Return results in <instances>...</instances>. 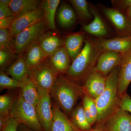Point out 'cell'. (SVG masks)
I'll list each match as a JSON object with an SVG mask.
<instances>
[{
	"instance_id": "obj_18",
	"label": "cell",
	"mask_w": 131,
	"mask_h": 131,
	"mask_svg": "<svg viewBox=\"0 0 131 131\" xmlns=\"http://www.w3.org/2000/svg\"><path fill=\"white\" fill-rule=\"evenodd\" d=\"M59 0H45L40 3L39 7L43 12V21L46 27L53 31H56L55 17Z\"/></svg>"
},
{
	"instance_id": "obj_4",
	"label": "cell",
	"mask_w": 131,
	"mask_h": 131,
	"mask_svg": "<svg viewBox=\"0 0 131 131\" xmlns=\"http://www.w3.org/2000/svg\"><path fill=\"white\" fill-rule=\"evenodd\" d=\"M59 75L47 58L29 70L28 78L35 85L40 96L50 94Z\"/></svg>"
},
{
	"instance_id": "obj_1",
	"label": "cell",
	"mask_w": 131,
	"mask_h": 131,
	"mask_svg": "<svg viewBox=\"0 0 131 131\" xmlns=\"http://www.w3.org/2000/svg\"><path fill=\"white\" fill-rule=\"evenodd\" d=\"M79 55L73 61L66 73L67 77L74 82L86 81L95 71L97 61L104 52L98 41L89 39Z\"/></svg>"
},
{
	"instance_id": "obj_11",
	"label": "cell",
	"mask_w": 131,
	"mask_h": 131,
	"mask_svg": "<svg viewBox=\"0 0 131 131\" xmlns=\"http://www.w3.org/2000/svg\"><path fill=\"white\" fill-rule=\"evenodd\" d=\"M131 82V49L122 54L119 65L118 94L121 98L125 94Z\"/></svg>"
},
{
	"instance_id": "obj_10",
	"label": "cell",
	"mask_w": 131,
	"mask_h": 131,
	"mask_svg": "<svg viewBox=\"0 0 131 131\" xmlns=\"http://www.w3.org/2000/svg\"><path fill=\"white\" fill-rule=\"evenodd\" d=\"M122 54L113 51H104L99 57L95 71L107 77L115 68L119 66Z\"/></svg>"
},
{
	"instance_id": "obj_38",
	"label": "cell",
	"mask_w": 131,
	"mask_h": 131,
	"mask_svg": "<svg viewBox=\"0 0 131 131\" xmlns=\"http://www.w3.org/2000/svg\"><path fill=\"white\" fill-rule=\"evenodd\" d=\"M18 131H34L28 128L25 125L20 124L18 127Z\"/></svg>"
},
{
	"instance_id": "obj_14",
	"label": "cell",
	"mask_w": 131,
	"mask_h": 131,
	"mask_svg": "<svg viewBox=\"0 0 131 131\" xmlns=\"http://www.w3.org/2000/svg\"><path fill=\"white\" fill-rule=\"evenodd\" d=\"M50 63L59 75L66 74L71 65V58L64 45L48 58Z\"/></svg>"
},
{
	"instance_id": "obj_40",
	"label": "cell",
	"mask_w": 131,
	"mask_h": 131,
	"mask_svg": "<svg viewBox=\"0 0 131 131\" xmlns=\"http://www.w3.org/2000/svg\"><path fill=\"white\" fill-rule=\"evenodd\" d=\"M128 13L129 16L131 17V6L128 8Z\"/></svg>"
},
{
	"instance_id": "obj_25",
	"label": "cell",
	"mask_w": 131,
	"mask_h": 131,
	"mask_svg": "<svg viewBox=\"0 0 131 131\" xmlns=\"http://www.w3.org/2000/svg\"><path fill=\"white\" fill-rule=\"evenodd\" d=\"M104 13L117 30L124 31L127 28L129 24L127 19L118 9L114 8H106L104 10Z\"/></svg>"
},
{
	"instance_id": "obj_2",
	"label": "cell",
	"mask_w": 131,
	"mask_h": 131,
	"mask_svg": "<svg viewBox=\"0 0 131 131\" xmlns=\"http://www.w3.org/2000/svg\"><path fill=\"white\" fill-rule=\"evenodd\" d=\"M119 72V66L107 76L105 90L94 100L98 109V122H104L119 108L121 98L119 95L118 89Z\"/></svg>"
},
{
	"instance_id": "obj_20",
	"label": "cell",
	"mask_w": 131,
	"mask_h": 131,
	"mask_svg": "<svg viewBox=\"0 0 131 131\" xmlns=\"http://www.w3.org/2000/svg\"><path fill=\"white\" fill-rule=\"evenodd\" d=\"M84 40V36L81 33L69 35L66 38L64 46L72 61L81 52Z\"/></svg>"
},
{
	"instance_id": "obj_39",
	"label": "cell",
	"mask_w": 131,
	"mask_h": 131,
	"mask_svg": "<svg viewBox=\"0 0 131 131\" xmlns=\"http://www.w3.org/2000/svg\"><path fill=\"white\" fill-rule=\"evenodd\" d=\"M11 0H1L0 2L2 3L3 4L9 6L10 3L11 2Z\"/></svg>"
},
{
	"instance_id": "obj_15",
	"label": "cell",
	"mask_w": 131,
	"mask_h": 131,
	"mask_svg": "<svg viewBox=\"0 0 131 131\" xmlns=\"http://www.w3.org/2000/svg\"><path fill=\"white\" fill-rule=\"evenodd\" d=\"M104 51H113L124 54L131 49V37H119L98 40Z\"/></svg>"
},
{
	"instance_id": "obj_5",
	"label": "cell",
	"mask_w": 131,
	"mask_h": 131,
	"mask_svg": "<svg viewBox=\"0 0 131 131\" xmlns=\"http://www.w3.org/2000/svg\"><path fill=\"white\" fill-rule=\"evenodd\" d=\"M10 115L33 130L44 131L38 119L35 107L26 101L20 92L15 100Z\"/></svg>"
},
{
	"instance_id": "obj_34",
	"label": "cell",
	"mask_w": 131,
	"mask_h": 131,
	"mask_svg": "<svg viewBox=\"0 0 131 131\" xmlns=\"http://www.w3.org/2000/svg\"><path fill=\"white\" fill-rule=\"evenodd\" d=\"M119 108L122 110L129 112L131 114V98L126 94L121 98Z\"/></svg>"
},
{
	"instance_id": "obj_21",
	"label": "cell",
	"mask_w": 131,
	"mask_h": 131,
	"mask_svg": "<svg viewBox=\"0 0 131 131\" xmlns=\"http://www.w3.org/2000/svg\"><path fill=\"white\" fill-rule=\"evenodd\" d=\"M40 3L37 0H11L9 6L14 14L19 16L37 9Z\"/></svg>"
},
{
	"instance_id": "obj_29",
	"label": "cell",
	"mask_w": 131,
	"mask_h": 131,
	"mask_svg": "<svg viewBox=\"0 0 131 131\" xmlns=\"http://www.w3.org/2000/svg\"><path fill=\"white\" fill-rule=\"evenodd\" d=\"M16 98L11 94L7 93L0 96V116L8 117Z\"/></svg>"
},
{
	"instance_id": "obj_24",
	"label": "cell",
	"mask_w": 131,
	"mask_h": 131,
	"mask_svg": "<svg viewBox=\"0 0 131 131\" xmlns=\"http://www.w3.org/2000/svg\"><path fill=\"white\" fill-rule=\"evenodd\" d=\"M76 20L74 9L67 4L61 6L58 14V21L59 25L63 27H70L75 24Z\"/></svg>"
},
{
	"instance_id": "obj_31",
	"label": "cell",
	"mask_w": 131,
	"mask_h": 131,
	"mask_svg": "<svg viewBox=\"0 0 131 131\" xmlns=\"http://www.w3.org/2000/svg\"><path fill=\"white\" fill-rule=\"evenodd\" d=\"M0 49H7L15 54L13 38L11 36L9 30L0 28Z\"/></svg>"
},
{
	"instance_id": "obj_16",
	"label": "cell",
	"mask_w": 131,
	"mask_h": 131,
	"mask_svg": "<svg viewBox=\"0 0 131 131\" xmlns=\"http://www.w3.org/2000/svg\"><path fill=\"white\" fill-rule=\"evenodd\" d=\"M37 42L48 57L64 45V42L57 34L50 31L43 34Z\"/></svg>"
},
{
	"instance_id": "obj_28",
	"label": "cell",
	"mask_w": 131,
	"mask_h": 131,
	"mask_svg": "<svg viewBox=\"0 0 131 131\" xmlns=\"http://www.w3.org/2000/svg\"><path fill=\"white\" fill-rule=\"evenodd\" d=\"M70 2L78 16L81 19L86 20L91 18V16L89 9L88 4L85 0H71Z\"/></svg>"
},
{
	"instance_id": "obj_30",
	"label": "cell",
	"mask_w": 131,
	"mask_h": 131,
	"mask_svg": "<svg viewBox=\"0 0 131 131\" xmlns=\"http://www.w3.org/2000/svg\"><path fill=\"white\" fill-rule=\"evenodd\" d=\"M24 82L19 81L8 76L3 71L0 73V88L1 90L5 89H20L23 86Z\"/></svg>"
},
{
	"instance_id": "obj_37",
	"label": "cell",
	"mask_w": 131,
	"mask_h": 131,
	"mask_svg": "<svg viewBox=\"0 0 131 131\" xmlns=\"http://www.w3.org/2000/svg\"><path fill=\"white\" fill-rule=\"evenodd\" d=\"M120 3L119 5L121 7L125 8L129 7L131 6V0H126V1H118Z\"/></svg>"
},
{
	"instance_id": "obj_23",
	"label": "cell",
	"mask_w": 131,
	"mask_h": 131,
	"mask_svg": "<svg viewBox=\"0 0 131 131\" xmlns=\"http://www.w3.org/2000/svg\"><path fill=\"white\" fill-rule=\"evenodd\" d=\"M20 89V92L24 100L35 107L40 101V96L32 82L27 78L24 82Z\"/></svg>"
},
{
	"instance_id": "obj_36",
	"label": "cell",
	"mask_w": 131,
	"mask_h": 131,
	"mask_svg": "<svg viewBox=\"0 0 131 131\" xmlns=\"http://www.w3.org/2000/svg\"><path fill=\"white\" fill-rule=\"evenodd\" d=\"M15 15L8 5L0 2V19L13 16Z\"/></svg>"
},
{
	"instance_id": "obj_13",
	"label": "cell",
	"mask_w": 131,
	"mask_h": 131,
	"mask_svg": "<svg viewBox=\"0 0 131 131\" xmlns=\"http://www.w3.org/2000/svg\"><path fill=\"white\" fill-rule=\"evenodd\" d=\"M53 120L51 131H82L61 110L56 103L52 105Z\"/></svg>"
},
{
	"instance_id": "obj_26",
	"label": "cell",
	"mask_w": 131,
	"mask_h": 131,
	"mask_svg": "<svg viewBox=\"0 0 131 131\" xmlns=\"http://www.w3.org/2000/svg\"><path fill=\"white\" fill-rule=\"evenodd\" d=\"M71 121L81 130H89L91 125L87 119L83 106L80 105L75 107L71 115Z\"/></svg>"
},
{
	"instance_id": "obj_22",
	"label": "cell",
	"mask_w": 131,
	"mask_h": 131,
	"mask_svg": "<svg viewBox=\"0 0 131 131\" xmlns=\"http://www.w3.org/2000/svg\"><path fill=\"white\" fill-rule=\"evenodd\" d=\"M94 19L90 24L85 25L83 27L86 32L97 37H102L106 35L107 30L106 27L97 12L93 10Z\"/></svg>"
},
{
	"instance_id": "obj_35",
	"label": "cell",
	"mask_w": 131,
	"mask_h": 131,
	"mask_svg": "<svg viewBox=\"0 0 131 131\" xmlns=\"http://www.w3.org/2000/svg\"><path fill=\"white\" fill-rule=\"evenodd\" d=\"M17 16L15 14L12 16L0 19V28L9 30Z\"/></svg>"
},
{
	"instance_id": "obj_41",
	"label": "cell",
	"mask_w": 131,
	"mask_h": 131,
	"mask_svg": "<svg viewBox=\"0 0 131 131\" xmlns=\"http://www.w3.org/2000/svg\"><path fill=\"white\" fill-rule=\"evenodd\" d=\"M91 131H102L101 130H93Z\"/></svg>"
},
{
	"instance_id": "obj_19",
	"label": "cell",
	"mask_w": 131,
	"mask_h": 131,
	"mask_svg": "<svg viewBox=\"0 0 131 131\" xmlns=\"http://www.w3.org/2000/svg\"><path fill=\"white\" fill-rule=\"evenodd\" d=\"M24 53L29 70L41 63L48 58L37 42L30 46Z\"/></svg>"
},
{
	"instance_id": "obj_12",
	"label": "cell",
	"mask_w": 131,
	"mask_h": 131,
	"mask_svg": "<svg viewBox=\"0 0 131 131\" xmlns=\"http://www.w3.org/2000/svg\"><path fill=\"white\" fill-rule=\"evenodd\" d=\"M106 77L101 73L94 71L87 78L83 87V91L94 100L103 93L106 84Z\"/></svg>"
},
{
	"instance_id": "obj_8",
	"label": "cell",
	"mask_w": 131,
	"mask_h": 131,
	"mask_svg": "<svg viewBox=\"0 0 131 131\" xmlns=\"http://www.w3.org/2000/svg\"><path fill=\"white\" fill-rule=\"evenodd\" d=\"M50 94L40 96V101L35 107L39 121L44 131H51L53 113Z\"/></svg>"
},
{
	"instance_id": "obj_6",
	"label": "cell",
	"mask_w": 131,
	"mask_h": 131,
	"mask_svg": "<svg viewBox=\"0 0 131 131\" xmlns=\"http://www.w3.org/2000/svg\"><path fill=\"white\" fill-rule=\"evenodd\" d=\"M46 26L43 21L31 26L17 34L13 38L15 54H23L45 32Z\"/></svg>"
},
{
	"instance_id": "obj_7",
	"label": "cell",
	"mask_w": 131,
	"mask_h": 131,
	"mask_svg": "<svg viewBox=\"0 0 131 131\" xmlns=\"http://www.w3.org/2000/svg\"><path fill=\"white\" fill-rule=\"evenodd\" d=\"M43 10L39 7L34 10L17 16L9 30L12 38L21 31L43 21Z\"/></svg>"
},
{
	"instance_id": "obj_27",
	"label": "cell",
	"mask_w": 131,
	"mask_h": 131,
	"mask_svg": "<svg viewBox=\"0 0 131 131\" xmlns=\"http://www.w3.org/2000/svg\"><path fill=\"white\" fill-rule=\"evenodd\" d=\"M83 106L87 119L90 125L97 121L98 111L95 101L88 95H85L83 100Z\"/></svg>"
},
{
	"instance_id": "obj_33",
	"label": "cell",
	"mask_w": 131,
	"mask_h": 131,
	"mask_svg": "<svg viewBox=\"0 0 131 131\" xmlns=\"http://www.w3.org/2000/svg\"><path fill=\"white\" fill-rule=\"evenodd\" d=\"M20 122L17 119L10 116L0 131H18Z\"/></svg>"
},
{
	"instance_id": "obj_32",
	"label": "cell",
	"mask_w": 131,
	"mask_h": 131,
	"mask_svg": "<svg viewBox=\"0 0 131 131\" xmlns=\"http://www.w3.org/2000/svg\"><path fill=\"white\" fill-rule=\"evenodd\" d=\"M15 54L5 49H0V67L1 71L11 65L15 58Z\"/></svg>"
},
{
	"instance_id": "obj_9",
	"label": "cell",
	"mask_w": 131,
	"mask_h": 131,
	"mask_svg": "<svg viewBox=\"0 0 131 131\" xmlns=\"http://www.w3.org/2000/svg\"><path fill=\"white\" fill-rule=\"evenodd\" d=\"M103 123L106 131H131V115L120 108Z\"/></svg>"
},
{
	"instance_id": "obj_17",
	"label": "cell",
	"mask_w": 131,
	"mask_h": 131,
	"mask_svg": "<svg viewBox=\"0 0 131 131\" xmlns=\"http://www.w3.org/2000/svg\"><path fill=\"white\" fill-rule=\"evenodd\" d=\"M28 68L24 54H19L16 60L6 69V74L19 82H24L28 78Z\"/></svg>"
},
{
	"instance_id": "obj_3",
	"label": "cell",
	"mask_w": 131,
	"mask_h": 131,
	"mask_svg": "<svg viewBox=\"0 0 131 131\" xmlns=\"http://www.w3.org/2000/svg\"><path fill=\"white\" fill-rule=\"evenodd\" d=\"M83 92L82 87L68 77L59 75L50 95L60 108L71 116L74 107Z\"/></svg>"
}]
</instances>
